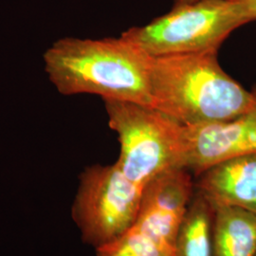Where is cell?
<instances>
[{"instance_id":"1","label":"cell","mask_w":256,"mask_h":256,"mask_svg":"<svg viewBox=\"0 0 256 256\" xmlns=\"http://www.w3.org/2000/svg\"><path fill=\"white\" fill-rule=\"evenodd\" d=\"M45 72L66 96L92 94L102 100L132 102L152 106L150 56L124 37H66L44 54Z\"/></svg>"},{"instance_id":"2","label":"cell","mask_w":256,"mask_h":256,"mask_svg":"<svg viewBox=\"0 0 256 256\" xmlns=\"http://www.w3.org/2000/svg\"><path fill=\"white\" fill-rule=\"evenodd\" d=\"M153 108L182 126L226 120L250 110L248 92L220 66L218 52L150 57Z\"/></svg>"},{"instance_id":"3","label":"cell","mask_w":256,"mask_h":256,"mask_svg":"<svg viewBox=\"0 0 256 256\" xmlns=\"http://www.w3.org/2000/svg\"><path fill=\"white\" fill-rule=\"evenodd\" d=\"M248 23L236 0L174 5L168 14L122 36L150 57L218 52L230 34Z\"/></svg>"},{"instance_id":"4","label":"cell","mask_w":256,"mask_h":256,"mask_svg":"<svg viewBox=\"0 0 256 256\" xmlns=\"http://www.w3.org/2000/svg\"><path fill=\"white\" fill-rule=\"evenodd\" d=\"M104 102L110 128L119 138L116 162L129 180L144 187L164 171L184 168L182 124L144 104L118 100Z\"/></svg>"},{"instance_id":"5","label":"cell","mask_w":256,"mask_h":256,"mask_svg":"<svg viewBox=\"0 0 256 256\" xmlns=\"http://www.w3.org/2000/svg\"><path fill=\"white\" fill-rule=\"evenodd\" d=\"M79 178L72 218L82 241L98 248L117 240L134 225L144 187L129 180L117 162L90 166Z\"/></svg>"},{"instance_id":"6","label":"cell","mask_w":256,"mask_h":256,"mask_svg":"<svg viewBox=\"0 0 256 256\" xmlns=\"http://www.w3.org/2000/svg\"><path fill=\"white\" fill-rule=\"evenodd\" d=\"M256 93V86L252 88ZM183 167L196 176L214 165L256 153V99L238 117L182 126Z\"/></svg>"},{"instance_id":"7","label":"cell","mask_w":256,"mask_h":256,"mask_svg":"<svg viewBox=\"0 0 256 256\" xmlns=\"http://www.w3.org/2000/svg\"><path fill=\"white\" fill-rule=\"evenodd\" d=\"M194 192V182L187 169L164 171L144 186L137 220L132 227L174 248Z\"/></svg>"},{"instance_id":"8","label":"cell","mask_w":256,"mask_h":256,"mask_svg":"<svg viewBox=\"0 0 256 256\" xmlns=\"http://www.w3.org/2000/svg\"><path fill=\"white\" fill-rule=\"evenodd\" d=\"M196 191L214 210L234 207L256 214V153L239 156L198 176Z\"/></svg>"},{"instance_id":"9","label":"cell","mask_w":256,"mask_h":256,"mask_svg":"<svg viewBox=\"0 0 256 256\" xmlns=\"http://www.w3.org/2000/svg\"><path fill=\"white\" fill-rule=\"evenodd\" d=\"M256 214L239 208L214 210L212 256H256Z\"/></svg>"},{"instance_id":"10","label":"cell","mask_w":256,"mask_h":256,"mask_svg":"<svg viewBox=\"0 0 256 256\" xmlns=\"http://www.w3.org/2000/svg\"><path fill=\"white\" fill-rule=\"evenodd\" d=\"M214 210L196 191L176 239V256H212Z\"/></svg>"},{"instance_id":"11","label":"cell","mask_w":256,"mask_h":256,"mask_svg":"<svg viewBox=\"0 0 256 256\" xmlns=\"http://www.w3.org/2000/svg\"><path fill=\"white\" fill-rule=\"evenodd\" d=\"M97 256H176L174 248L131 227L108 245L96 248Z\"/></svg>"},{"instance_id":"12","label":"cell","mask_w":256,"mask_h":256,"mask_svg":"<svg viewBox=\"0 0 256 256\" xmlns=\"http://www.w3.org/2000/svg\"><path fill=\"white\" fill-rule=\"evenodd\" d=\"M248 22L256 20V0H236Z\"/></svg>"},{"instance_id":"13","label":"cell","mask_w":256,"mask_h":256,"mask_svg":"<svg viewBox=\"0 0 256 256\" xmlns=\"http://www.w3.org/2000/svg\"><path fill=\"white\" fill-rule=\"evenodd\" d=\"M200 0H176L174 5H182V4H188V3H194Z\"/></svg>"},{"instance_id":"14","label":"cell","mask_w":256,"mask_h":256,"mask_svg":"<svg viewBox=\"0 0 256 256\" xmlns=\"http://www.w3.org/2000/svg\"></svg>"}]
</instances>
